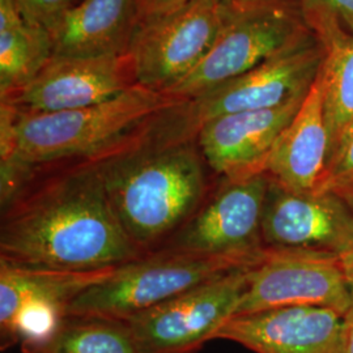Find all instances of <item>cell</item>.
Instances as JSON below:
<instances>
[{
  "mask_svg": "<svg viewBox=\"0 0 353 353\" xmlns=\"http://www.w3.org/2000/svg\"><path fill=\"white\" fill-rule=\"evenodd\" d=\"M138 21V0H81L52 29V55H125Z\"/></svg>",
  "mask_w": 353,
  "mask_h": 353,
  "instance_id": "16",
  "label": "cell"
},
{
  "mask_svg": "<svg viewBox=\"0 0 353 353\" xmlns=\"http://www.w3.org/2000/svg\"><path fill=\"white\" fill-rule=\"evenodd\" d=\"M305 97L276 108L227 114L205 122L198 131L196 143L210 170L220 179L265 173L276 141L299 113Z\"/></svg>",
  "mask_w": 353,
  "mask_h": 353,
  "instance_id": "13",
  "label": "cell"
},
{
  "mask_svg": "<svg viewBox=\"0 0 353 353\" xmlns=\"http://www.w3.org/2000/svg\"><path fill=\"white\" fill-rule=\"evenodd\" d=\"M144 254L114 214L99 160L37 174L1 207L0 262L94 271Z\"/></svg>",
  "mask_w": 353,
  "mask_h": 353,
  "instance_id": "1",
  "label": "cell"
},
{
  "mask_svg": "<svg viewBox=\"0 0 353 353\" xmlns=\"http://www.w3.org/2000/svg\"><path fill=\"white\" fill-rule=\"evenodd\" d=\"M353 293L339 256L326 252L270 249L248 271V287L234 316L285 306H319L344 316Z\"/></svg>",
  "mask_w": 353,
  "mask_h": 353,
  "instance_id": "9",
  "label": "cell"
},
{
  "mask_svg": "<svg viewBox=\"0 0 353 353\" xmlns=\"http://www.w3.org/2000/svg\"><path fill=\"white\" fill-rule=\"evenodd\" d=\"M326 57V46L312 33L250 71L166 110L165 131L178 141L196 140L199 128L214 118L271 109L305 96Z\"/></svg>",
  "mask_w": 353,
  "mask_h": 353,
  "instance_id": "5",
  "label": "cell"
},
{
  "mask_svg": "<svg viewBox=\"0 0 353 353\" xmlns=\"http://www.w3.org/2000/svg\"><path fill=\"white\" fill-rule=\"evenodd\" d=\"M323 45L327 49L322 72L325 80L323 105L330 137V159L344 132L353 123V37L341 34Z\"/></svg>",
  "mask_w": 353,
  "mask_h": 353,
  "instance_id": "19",
  "label": "cell"
},
{
  "mask_svg": "<svg viewBox=\"0 0 353 353\" xmlns=\"http://www.w3.org/2000/svg\"><path fill=\"white\" fill-rule=\"evenodd\" d=\"M248 271L228 272L125 321L138 352H198L234 316Z\"/></svg>",
  "mask_w": 353,
  "mask_h": 353,
  "instance_id": "8",
  "label": "cell"
},
{
  "mask_svg": "<svg viewBox=\"0 0 353 353\" xmlns=\"http://www.w3.org/2000/svg\"><path fill=\"white\" fill-rule=\"evenodd\" d=\"M323 96L325 80L321 70L265 166L272 181L294 192L316 191L327 166L330 137Z\"/></svg>",
  "mask_w": 353,
  "mask_h": 353,
  "instance_id": "15",
  "label": "cell"
},
{
  "mask_svg": "<svg viewBox=\"0 0 353 353\" xmlns=\"http://www.w3.org/2000/svg\"><path fill=\"white\" fill-rule=\"evenodd\" d=\"M228 14L229 4L220 0H195L140 20L127 51L135 83L161 93L173 88L211 50Z\"/></svg>",
  "mask_w": 353,
  "mask_h": 353,
  "instance_id": "7",
  "label": "cell"
},
{
  "mask_svg": "<svg viewBox=\"0 0 353 353\" xmlns=\"http://www.w3.org/2000/svg\"><path fill=\"white\" fill-rule=\"evenodd\" d=\"M341 353H353V305L343 316Z\"/></svg>",
  "mask_w": 353,
  "mask_h": 353,
  "instance_id": "24",
  "label": "cell"
},
{
  "mask_svg": "<svg viewBox=\"0 0 353 353\" xmlns=\"http://www.w3.org/2000/svg\"><path fill=\"white\" fill-rule=\"evenodd\" d=\"M268 185L267 173L219 178L201 208L164 246L258 263L265 252L262 220Z\"/></svg>",
  "mask_w": 353,
  "mask_h": 353,
  "instance_id": "10",
  "label": "cell"
},
{
  "mask_svg": "<svg viewBox=\"0 0 353 353\" xmlns=\"http://www.w3.org/2000/svg\"><path fill=\"white\" fill-rule=\"evenodd\" d=\"M341 261L343 270H344V274H345V278L348 280L350 287H351L353 293V249H351L348 252H345L341 256Z\"/></svg>",
  "mask_w": 353,
  "mask_h": 353,
  "instance_id": "25",
  "label": "cell"
},
{
  "mask_svg": "<svg viewBox=\"0 0 353 353\" xmlns=\"http://www.w3.org/2000/svg\"><path fill=\"white\" fill-rule=\"evenodd\" d=\"M24 19L49 33L61 23L75 0H13Z\"/></svg>",
  "mask_w": 353,
  "mask_h": 353,
  "instance_id": "22",
  "label": "cell"
},
{
  "mask_svg": "<svg viewBox=\"0 0 353 353\" xmlns=\"http://www.w3.org/2000/svg\"><path fill=\"white\" fill-rule=\"evenodd\" d=\"M312 32L323 43L348 34L353 37V0H296Z\"/></svg>",
  "mask_w": 353,
  "mask_h": 353,
  "instance_id": "20",
  "label": "cell"
},
{
  "mask_svg": "<svg viewBox=\"0 0 353 353\" xmlns=\"http://www.w3.org/2000/svg\"><path fill=\"white\" fill-rule=\"evenodd\" d=\"M262 237L270 249L326 252L341 258L353 249L352 211L335 191L294 192L270 178Z\"/></svg>",
  "mask_w": 353,
  "mask_h": 353,
  "instance_id": "11",
  "label": "cell"
},
{
  "mask_svg": "<svg viewBox=\"0 0 353 353\" xmlns=\"http://www.w3.org/2000/svg\"><path fill=\"white\" fill-rule=\"evenodd\" d=\"M353 186V123L344 132L328 159L323 178L316 191H338Z\"/></svg>",
  "mask_w": 353,
  "mask_h": 353,
  "instance_id": "21",
  "label": "cell"
},
{
  "mask_svg": "<svg viewBox=\"0 0 353 353\" xmlns=\"http://www.w3.org/2000/svg\"><path fill=\"white\" fill-rule=\"evenodd\" d=\"M341 313L319 306H285L230 316L214 339L255 353H341Z\"/></svg>",
  "mask_w": 353,
  "mask_h": 353,
  "instance_id": "14",
  "label": "cell"
},
{
  "mask_svg": "<svg viewBox=\"0 0 353 353\" xmlns=\"http://www.w3.org/2000/svg\"><path fill=\"white\" fill-rule=\"evenodd\" d=\"M21 353H139L125 321L67 316L48 341L23 345Z\"/></svg>",
  "mask_w": 353,
  "mask_h": 353,
  "instance_id": "18",
  "label": "cell"
},
{
  "mask_svg": "<svg viewBox=\"0 0 353 353\" xmlns=\"http://www.w3.org/2000/svg\"><path fill=\"white\" fill-rule=\"evenodd\" d=\"M156 119L139 137L99 159L114 214L144 252L164 246L217 183L196 140L165 139Z\"/></svg>",
  "mask_w": 353,
  "mask_h": 353,
  "instance_id": "3",
  "label": "cell"
},
{
  "mask_svg": "<svg viewBox=\"0 0 353 353\" xmlns=\"http://www.w3.org/2000/svg\"><path fill=\"white\" fill-rule=\"evenodd\" d=\"M130 57H59L24 88L1 97L24 113H58L113 100L135 85Z\"/></svg>",
  "mask_w": 353,
  "mask_h": 353,
  "instance_id": "12",
  "label": "cell"
},
{
  "mask_svg": "<svg viewBox=\"0 0 353 353\" xmlns=\"http://www.w3.org/2000/svg\"><path fill=\"white\" fill-rule=\"evenodd\" d=\"M255 265L237 256L164 246L117 267L84 290L70 305L68 316L127 321L212 279Z\"/></svg>",
  "mask_w": 353,
  "mask_h": 353,
  "instance_id": "4",
  "label": "cell"
},
{
  "mask_svg": "<svg viewBox=\"0 0 353 353\" xmlns=\"http://www.w3.org/2000/svg\"><path fill=\"white\" fill-rule=\"evenodd\" d=\"M52 57L50 33L0 0V99L28 85Z\"/></svg>",
  "mask_w": 353,
  "mask_h": 353,
  "instance_id": "17",
  "label": "cell"
},
{
  "mask_svg": "<svg viewBox=\"0 0 353 353\" xmlns=\"http://www.w3.org/2000/svg\"><path fill=\"white\" fill-rule=\"evenodd\" d=\"M225 4H239V3H252V1H258V0H220Z\"/></svg>",
  "mask_w": 353,
  "mask_h": 353,
  "instance_id": "27",
  "label": "cell"
},
{
  "mask_svg": "<svg viewBox=\"0 0 353 353\" xmlns=\"http://www.w3.org/2000/svg\"><path fill=\"white\" fill-rule=\"evenodd\" d=\"M183 101L135 84L113 100L58 113H24L0 102L1 207L33 176L117 151Z\"/></svg>",
  "mask_w": 353,
  "mask_h": 353,
  "instance_id": "2",
  "label": "cell"
},
{
  "mask_svg": "<svg viewBox=\"0 0 353 353\" xmlns=\"http://www.w3.org/2000/svg\"><path fill=\"white\" fill-rule=\"evenodd\" d=\"M192 1L195 0H138V19L140 21L163 13L172 12Z\"/></svg>",
  "mask_w": 353,
  "mask_h": 353,
  "instance_id": "23",
  "label": "cell"
},
{
  "mask_svg": "<svg viewBox=\"0 0 353 353\" xmlns=\"http://www.w3.org/2000/svg\"><path fill=\"white\" fill-rule=\"evenodd\" d=\"M296 0L229 4L227 23L198 67L165 94L191 100L242 75L309 34Z\"/></svg>",
  "mask_w": 353,
  "mask_h": 353,
  "instance_id": "6",
  "label": "cell"
},
{
  "mask_svg": "<svg viewBox=\"0 0 353 353\" xmlns=\"http://www.w3.org/2000/svg\"><path fill=\"white\" fill-rule=\"evenodd\" d=\"M335 192L339 194L341 196V199L348 204V207L351 208V211H352L353 214V186L345 188V189L338 190V191H335Z\"/></svg>",
  "mask_w": 353,
  "mask_h": 353,
  "instance_id": "26",
  "label": "cell"
}]
</instances>
